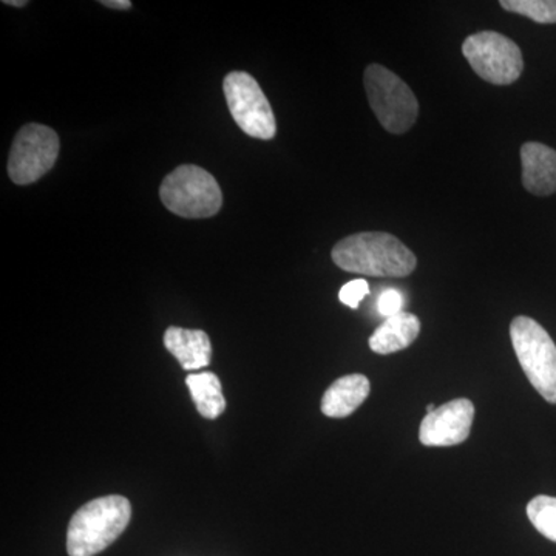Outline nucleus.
Segmentation results:
<instances>
[{"instance_id": "nucleus-15", "label": "nucleus", "mask_w": 556, "mask_h": 556, "mask_svg": "<svg viewBox=\"0 0 556 556\" xmlns=\"http://www.w3.org/2000/svg\"><path fill=\"white\" fill-rule=\"evenodd\" d=\"M527 517L541 535L556 543V497L546 495L533 497L527 504Z\"/></svg>"}, {"instance_id": "nucleus-8", "label": "nucleus", "mask_w": 556, "mask_h": 556, "mask_svg": "<svg viewBox=\"0 0 556 556\" xmlns=\"http://www.w3.org/2000/svg\"><path fill=\"white\" fill-rule=\"evenodd\" d=\"M60 155V137L42 124H27L17 131L10 150L11 181L25 186L49 174Z\"/></svg>"}, {"instance_id": "nucleus-10", "label": "nucleus", "mask_w": 556, "mask_h": 556, "mask_svg": "<svg viewBox=\"0 0 556 556\" xmlns=\"http://www.w3.org/2000/svg\"><path fill=\"white\" fill-rule=\"evenodd\" d=\"M522 186L536 197L556 192V150L541 142H526L521 148Z\"/></svg>"}, {"instance_id": "nucleus-13", "label": "nucleus", "mask_w": 556, "mask_h": 556, "mask_svg": "<svg viewBox=\"0 0 556 556\" xmlns=\"http://www.w3.org/2000/svg\"><path fill=\"white\" fill-rule=\"evenodd\" d=\"M420 332L419 318L412 313H401L397 316L386 318L382 325L369 338V348L376 354L397 353L412 345Z\"/></svg>"}, {"instance_id": "nucleus-18", "label": "nucleus", "mask_w": 556, "mask_h": 556, "mask_svg": "<svg viewBox=\"0 0 556 556\" xmlns=\"http://www.w3.org/2000/svg\"><path fill=\"white\" fill-rule=\"evenodd\" d=\"M402 306H404V298H402L397 289H386V291L379 295L378 311L380 316L386 318L397 316V314L404 313Z\"/></svg>"}, {"instance_id": "nucleus-6", "label": "nucleus", "mask_w": 556, "mask_h": 556, "mask_svg": "<svg viewBox=\"0 0 556 556\" xmlns=\"http://www.w3.org/2000/svg\"><path fill=\"white\" fill-rule=\"evenodd\" d=\"M463 53L479 78L493 86H510L525 70L521 49L501 33L481 31L468 36Z\"/></svg>"}, {"instance_id": "nucleus-12", "label": "nucleus", "mask_w": 556, "mask_h": 556, "mask_svg": "<svg viewBox=\"0 0 556 556\" xmlns=\"http://www.w3.org/2000/svg\"><path fill=\"white\" fill-rule=\"evenodd\" d=\"M369 380L364 375L343 376L325 391L321 397V413L334 419H343L354 412L369 396Z\"/></svg>"}, {"instance_id": "nucleus-11", "label": "nucleus", "mask_w": 556, "mask_h": 556, "mask_svg": "<svg viewBox=\"0 0 556 556\" xmlns=\"http://www.w3.org/2000/svg\"><path fill=\"white\" fill-rule=\"evenodd\" d=\"M164 346L186 371H195L211 364V339L201 329L167 328Z\"/></svg>"}, {"instance_id": "nucleus-3", "label": "nucleus", "mask_w": 556, "mask_h": 556, "mask_svg": "<svg viewBox=\"0 0 556 556\" xmlns=\"http://www.w3.org/2000/svg\"><path fill=\"white\" fill-rule=\"evenodd\" d=\"M510 339L522 371L548 404L556 405V345L533 318L519 316L510 325Z\"/></svg>"}, {"instance_id": "nucleus-4", "label": "nucleus", "mask_w": 556, "mask_h": 556, "mask_svg": "<svg viewBox=\"0 0 556 556\" xmlns=\"http://www.w3.org/2000/svg\"><path fill=\"white\" fill-rule=\"evenodd\" d=\"M164 206L182 218H208L218 214L223 193L207 170L185 164L164 178L160 188Z\"/></svg>"}, {"instance_id": "nucleus-5", "label": "nucleus", "mask_w": 556, "mask_h": 556, "mask_svg": "<svg viewBox=\"0 0 556 556\" xmlns=\"http://www.w3.org/2000/svg\"><path fill=\"white\" fill-rule=\"evenodd\" d=\"M364 84L369 105L383 129L402 135L415 126L419 102L396 73L383 65L371 64L365 70Z\"/></svg>"}, {"instance_id": "nucleus-20", "label": "nucleus", "mask_w": 556, "mask_h": 556, "mask_svg": "<svg viewBox=\"0 0 556 556\" xmlns=\"http://www.w3.org/2000/svg\"><path fill=\"white\" fill-rule=\"evenodd\" d=\"M3 3H5V5H9V7H25V5H28V2H25V0H20V2H17V0H3Z\"/></svg>"}, {"instance_id": "nucleus-17", "label": "nucleus", "mask_w": 556, "mask_h": 556, "mask_svg": "<svg viewBox=\"0 0 556 556\" xmlns=\"http://www.w3.org/2000/svg\"><path fill=\"white\" fill-rule=\"evenodd\" d=\"M369 294V285L365 278H357V280L348 281L345 287H342L339 292L340 302L346 305L348 308L357 309L362 300Z\"/></svg>"}, {"instance_id": "nucleus-14", "label": "nucleus", "mask_w": 556, "mask_h": 556, "mask_svg": "<svg viewBox=\"0 0 556 556\" xmlns=\"http://www.w3.org/2000/svg\"><path fill=\"white\" fill-rule=\"evenodd\" d=\"M186 383L201 416L206 419H217L223 415L226 409V399L223 396L222 382L217 375L211 371L189 375Z\"/></svg>"}, {"instance_id": "nucleus-1", "label": "nucleus", "mask_w": 556, "mask_h": 556, "mask_svg": "<svg viewBox=\"0 0 556 556\" xmlns=\"http://www.w3.org/2000/svg\"><path fill=\"white\" fill-rule=\"evenodd\" d=\"M331 257L340 269L367 277H407L417 266L412 249L387 232L346 237L332 248Z\"/></svg>"}, {"instance_id": "nucleus-7", "label": "nucleus", "mask_w": 556, "mask_h": 556, "mask_svg": "<svg viewBox=\"0 0 556 556\" xmlns=\"http://www.w3.org/2000/svg\"><path fill=\"white\" fill-rule=\"evenodd\" d=\"M223 90L229 112L244 134L265 141L276 137V115L257 80L247 72H232L226 76Z\"/></svg>"}, {"instance_id": "nucleus-16", "label": "nucleus", "mask_w": 556, "mask_h": 556, "mask_svg": "<svg viewBox=\"0 0 556 556\" xmlns=\"http://www.w3.org/2000/svg\"><path fill=\"white\" fill-rule=\"evenodd\" d=\"M501 7L538 24H556V0H503Z\"/></svg>"}, {"instance_id": "nucleus-21", "label": "nucleus", "mask_w": 556, "mask_h": 556, "mask_svg": "<svg viewBox=\"0 0 556 556\" xmlns=\"http://www.w3.org/2000/svg\"><path fill=\"white\" fill-rule=\"evenodd\" d=\"M437 408L438 407H434V405H428V407H427V415H428V413H433L434 409H437Z\"/></svg>"}, {"instance_id": "nucleus-19", "label": "nucleus", "mask_w": 556, "mask_h": 556, "mask_svg": "<svg viewBox=\"0 0 556 556\" xmlns=\"http://www.w3.org/2000/svg\"><path fill=\"white\" fill-rule=\"evenodd\" d=\"M101 5L113 10H130L131 2L129 0H102Z\"/></svg>"}, {"instance_id": "nucleus-2", "label": "nucleus", "mask_w": 556, "mask_h": 556, "mask_svg": "<svg viewBox=\"0 0 556 556\" xmlns=\"http://www.w3.org/2000/svg\"><path fill=\"white\" fill-rule=\"evenodd\" d=\"M131 519L129 500L119 495L98 497L73 515L67 530L70 556H94L115 543Z\"/></svg>"}, {"instance_id": "nucleus-9", "label": "nucleus", "mask_w": 556, "mask_h": 556, "mask_svg": "<svg viewBox=\"0 0 556 556\" xmlns=\"http://www.w3.org/2000/svg\"><path fill=\"white\" fill-rule=\"evenodd\" d=\"M475 405L468 399H455L424 417L419 428L420 444L426 447H453L470 437Z\"/></svg>"}]
</instances>
